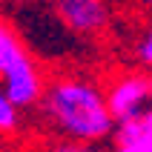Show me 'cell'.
Returning a JSON list of instances; mask_svg holds the SVG:
<instances>
[{"label": "cell", "mask_w": 152, "mask_h": 152, "mask_svg": "<svg viewBox=\"0 0 152 152\" xmlns=\"http://www.w3.org/2000/svg\"><path fill=\"white\" fill-rule=\"evenodd\" d=\"M43 115L60 138L80 146L101 144L112 138L115 115L106 101V89L80 75H58L43 89Z\"/></svg>", "instance_id": "1"}, {"label": "cell", "mask_w": 152, "mask_h": 152, "mask_svg": "<svg viewBox=\"0 0 152 152\" xmlns=\"http://www.w3.org/2000/svg\"><path fill=\"white\" fill-rule=\"evenodd\" d=\"M0 86L20 109L37 106L46 89V80L26 43L3 17H0Z\"/></svg>", "instance_id": "2"}, {"label": "cell", "mask_w": 152, "mask_h": 152, "mask_svg": "<svg viewBox=\"0 0 152 152\" xmlns=\"http://www.w3.org/2000/svg\"><path fill=\"white\" fill-rule=\"evenodd\" d=\"M55 15L77 37H95L109 26L106 0H58Z\"/></svg>", "instance_id": "3"}, {"label": "cell", "mask_w": 152, "mask_h": 152, "mask_svg": "<svg viewBox=\"0 0 152 152\" xmlns=\"http://www.w3.org/2000/svg\"><path fill=\"white\" fill-rule=\"evenodd\" d=\"M106 101H109V109L115 115V121H121V118H126V115L152 103V80L146 75H138V72L118 75L106 86Z\"/></svg>", "instance_id": "4"}, {"label": "cell", "mask_w": 152, "mask_h": 152, "mask_svg": "<svg viewBox=\"0 0 152 152\" xmlns=\"http://www.w3.org/2000/svg\"><path fill=\"white\" fill-rule=\"evenodd\" d=\"M112 146L121 152H152V103L115 121Z\"/></svg>", "instance_id": "5"}, {"label": "cell", "mask_w": 152, "mask_h": 152, "mask_svg": "<svg viewBox=\"0 0 152 152\" xmlns=\"http://www.w3.org/2000/svg\"><path fill=\"white\" fill-rule=\"evenodd\" d=\"M20 129V106L0 86V135H17Z\"/></svg>", "instance_id": "6"}, {"label": "cell", "mask_w": 152, "mask_h": 152, "mask_svg": "<svg viewBox=\"0 0 152 152\" xmlns=\"http://www.w3.org/2000/svg\"><path fill=\"white\" fill-rule=\"evenodd\" d=\"M135 55H138V60H141L146 69H152V23L141 32V37H138V43H135Z\"/></svg>", "instance_id": "7"}, {"label": "cell", "mask_w": 152, "mask_h": 152, "mask_svg": "<svg viewBox=\"0 0 152 152\" xmlns=\"http://www.w3.org/2000/svg\"><path fill=\"white\" fill-rule=\"evenodd\" d=\"M138 6H141V9H146V12L152 15V0H138Z\"/></svg>", "instance_id": "8"}]
</instances>
